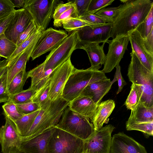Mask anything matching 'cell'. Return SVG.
Instances as JSON below:
<instances>
[{"label":"cell","mask_w":153,"mask_h":153,"mask_svg":"<svg viewBox=\"0 0 153 153\" xmlns=\"http://www.w3.org/2000/svg\"><path fill=\"white\" fill-rule=\"evenodd\" d=\"M59 1L55 0H27L25 9L31 16L37 28L46 30L53 17Z\"/></svg>","instance_id":"ba28073f"},{"label":"cell","mask_w":153,"mask_h":153,"mask_svg":"<svg viewBox=\"0 0 153 153\" xmlns=\"http://www.w3.org/2000/svg\"><path fill=\"white\" fill-rule=\"evenodd\" d=\"M141 96L139 88L132 83L131 90L124 103L128 109H134L139 102Z\"/></svg>","instance_id":"836d02e7"},{"label":"cell","mask_w":153,"mask_h":153,"mask_svg":"<svg viewBox=\"0 0 153 153\" xmlns=\"http://www.w3.org/2000/svg\"><path fill=\"white\" fill-rule=\"evenodd\" d=\"M91 0L73 1L78 18L87 12L88 7Z\"/></svg>","instance_id":"7bdbcfd3"},{"label":"cell","mask_w":153,"mask_h":153,"mask_svg":"<svg viewBox=\"0 0 153 153\" xmlns=\"http://www.w3.org/2000/svg\"><path fill=\"white\" fill-rule=\"evenodd\" d=\"M33 19L25 9L16 10L13 18L5 32V36L16 44L19 35L26 29Z\"/></svg>","instance_id":"9a60e30c"},{"label":"cell","mask_w":153,"mask_h":153,"mask_svg":"<svg viewBox=\"0 0 153 153\" xmlns=\"http://www.w3.org/2000/svg\"><path fill=\"white\" fill-rule=\"evenodd\" d=\"M36 90L29 88L19 93L9 95V99L16 104H25L32 102V98L36 93Z\"/></svg>","instance_id":"d6a6232c"},{"label":"cell","mask_w":153,"mask_h":153,"mask_svg":"<svg viewBox=\"0 0 153 153\" xmlns=\"http://www.w3.org/2000/svg\"><path fill=\"white\" fill-rule=\"evenodd\" d=\"M39 37L18 56L9 62L7 68L8 85L18 73L23 69H26V63L30 57Z\"/></svg>","instance_id":"44dd1931"},{"label":"cell","mask_w":153,"mask_h":153,"mask_svg":"<svg viewBox=\"0 0 153 153\" xmlns=\"http://www.w3.org/2000/svg\"><path fill=\"white\" fill-rule=\"evenodd\" d=\"M127 76L132 83L138 87L141 93L139 102L147 107L153 106V72L144 67L132 50Z\"/></svg>","instance_id":"7a4b0ae2"},{"label":"cell","mask_w":153,"mask_h":153,"mask_svg":"<svg viewBox=\"0 0 153 153\" xmlns=\"http://www.w3.org/2000/svg\"><path fill=\"white\" fill-rule=\"evenodd\" d=\"M113 84L108 78L95 82L86 87L80 95L90 97L97 105L110 90Z\"/></svg>","instance_id":"7402d4cb"},{"label":"cell","mask_w":153,"mask_h":153,"mask_svg":"<svg viewBox=\"0 0 153 153\" xmlns=\"http://www.w3.org/2000/svg\"><path fill=\"white\" fill-rule=\"evenodd\" d=\"M128 36L132 50L134 51L142 65L148 69L153 72V55L144 48L142 38L136 30L131 32Z\"/></svg>","instance_id":"d6986e66"},{"label":"cell","mask_w":153,"mask_h":153,"mask_svg":"<svg viewBox=\"0 0 153 153\" xmlns=\"http://www.w3.org/2000/svg\"><path fill=\"white\" fill-rule=\"evenodd\" d=\"M44 61L36 67L27 72L28 78H31L30 88L37 92L51 80L52 72L54 70H44Z\"/></svg>","instance_id":"603a6c76"},{"label":"cell","mask_w":153,"mask_h":153,"mask_svg":"<svg viewBox=\"0 0 153 153\" xmlns=\"http://www.w3.org/2000/svg\"><path fill=\"white\" fill-rule=\"evenodd\" d=\"M5 123L0 128V140L2 153H6L12 147L20 148L21 137L15 123L5 117Z\"/></svg>","instance_id":"2e32d148"},{"label":"cell","mask_w":153,"mask_h":153,"mask_svg":"<svg viewBox=\"0 0 153 153\" xmlns=\"http://www.w3.org/2000/svg\"><path fill=\"white\" fill-rule=\"evenodd\" d=\"M126 128L128 131H138L148 135L153 136V122L140 123H126Z\"/></svg>","instance_id":"e575fe53"},{"label":"cell","mask_w":153,"mask_h":153,"mask_svg":"<svg viewBox=\"0 0 153 153\" xmlns=\"http://www.w3.org/2000/svg\"><path fill=\"white\" fill-rule=\"evenodd\" d=\"M8 62L6 59L0 60V79L6 70Z\"/></svg>","instance_id":"f907efd6"},{"label":"cell","mask_w":153,"mask_h":153,"mask_svg":"<svg viewBox=\"0 0 153 153\" xmlns=\"http://www.w3.org/2000/svg\"><path fill=\"white\" fill-rule=\"evenodd\" d=\"M75 68L70 57L53 71L49 91V97L51 101L62 97L65 85Z\"/></svg>","instance_id":"8fae6325"},{"label":"cell","mask_w":153,"mask_h":153,"mask_svg":"<svg viewBox=\"0 0 153 153\" xmlns=\"http://www.w3.org/2000/svg\"><path fill=\"white\" fill-rule=\"evenodd\" d=\"M27 72L24 69L18 73L8 85L9 95L20 92L23 90L25 83L28 78Z\"/></svg>","instance_id":"4316f807"},{"label":"cell","mask_w":153,"mask_h":153,"mask_svg":"<svg viewBox=\"0 0 153 153\" xmlns=\"http://www.w3.org/2000/svg\"><path fill=\"white\" fill-rule=\"evenodd\" d=\"M142 42L146 50L153 55V29L145 39H142Z\"/></svg>","instance_id":"681fc988"},{"label":"cell","mask_w":153,"mask_h":153,"mask_svg":"<svg viewBox=\"0 0 153 153\" xmlns=\"http://www.w3.org/2000/svg\"><path fill=\"white\" fill-rule=\"evenodd\" d=\"M84 140L55 126L48 143L49 153H84Z\"/></svg>","instance_id":"8992f818"},{"label":"cell","mask_w":153,"mask_h":153,"mask_svg":"<svg viewBox=\"0 0 153 153\" xmlns=\"http://www.w3.org/2000/svg\"><path fill=\"white\" fill-rule=\"evenodd\" d=\"M114 0H91L87 12L94 14L101 9L110 5Z\"/></svg>","instance_id":"74e56055"},{"label":"cell","mask_w":153,"mask_h":153,"mask_svg":"<svg viewBox=\"0 0 153 153\" xmlns=\"http://www.w3.org/2000/svg\"><path fill=\"white\" fill-rule=\"evenodd\" d=\"M36 27V26L33 20L30 23L26 29L19 36L16 44L17 47L27 38Z\"/></svg>","instance_id":"ee69618b"},{"label":"cell","mask_w":153,"mask_h":153,"mask_svg":"<svg viewBox=\"0 0 153 153\" xmlns=\"http://www.w3.org/2000/svg\"><path fill=\"white\" fill-rule=\"evenodd\" d=\"M0 145H1V142H0Z\"/></svg>","instance_id":"db71d44e"},{"label":"cell","mask_w":153,"mask_h":153,"mask_svg":"<svg viewBox=\"0 0 153 153\" xmlns=\"http://www.w3.org/2000/svg\"><path fill=\"white\" fill-rule=\"evenodd\" d=\"M122 5L117 7H105L94 14L103 19L106 23H112Z\"/></svg>","instance_id":"d590c367"},{"label":"cell","mask_w":153,"mask_h":153,"mask_svg":"<svg viewBox=\"0 0 153 153\" xmlns=\"http://www.w3.org/2000/svg\"><path fill=\"white\" fill-rule=\"evenodd\" d=\"M73 1H69L65 3H60L55 8L53 17L54 20L57 19L63 13L69 9L74 4Z\"/></svg>","instance_id":"bcb514c9"},{"label":"cell","mask_w":153,"mask_h":153,"mask_svg":"<svg viewBox=\"0 0 153 153\" xmlns=\"http://www.w3.org/2000/svg\"><path fill=\"white\" fill-rule=\"evenodd\" d=\"M63 28L68 32L77 31L82 27L89 25L84 21L78 18L70 17L62 22Z\"/></svg>","instance_id":"8d00e7d4"},{"label":"cell","mask_w":153,"mask_h":153,"mask_svg":"<svg viewBox=\"0 0 153 153\" xmlns=\"http://www.w3.org/2000/svg\"><path fill=\"white\" fill-rule=\"evenodd\" d=\"M15 7L24 8L27 0H10Z\"/></svg>","instance_id":"816d5d0a"},{"label":"cell","mask_w":153,"mask_h":153,"mask_svg":"<svg viewBox=\"0 0 153 153\" xmlns=\"http://www.w3.org/2000/svg\"><path fill=\"white\" fill-rule=\"evenodd\" d=\"M97 105L90 97L80 95L70 102L68 106L72 111L87 117L92 122Z\"/></svg>","instance_id":"ffe728a7"},{"label":"cell","mask_w":153,"mask_h":153,"mask_svg":"<svg viewBox=\"0 0 153 153\" xmlns=\"http://www.w3.org/2000/svg\"><path fill=\"white\" fill-rule=\"evenodd\" d=\"M152 7L150 0H127L114 18L110 37L113 39L129 35L145 19Z\"/></svg>","instance_id":"6da1fadb"},{"label":"cell","mask_w":153,"mask_h":153,"mask_svg":"<svg viewBox=\"0 0 153 153\" xmlns=\"http://www.w3.org/2000/svg\"><path fill=\"white\" fill-rule=\"evenodd\" d=\"M40 111L24 115L20 119L14 122L21 137L24 136L29 131Z\"/></svg>","instance_id":"83f0119b"},{"label":"cell","mask_w":153,"mask_h":153,"mask_svg":"<svg viewBox=\"0 0 153 153\" xmlns=\"http://www.w3.org/2000/svg\"><path fill=\"white\" fill-rule=\"evenodd\" d=\"M115 105V102L112 100H108L97 104L96 115L92 122L96 131L103 127L104 123L112 112Z\"/></svg>","instance_id":"cb8c5ba5"},{"label":"cell","mask_w":153,"mask_h":153,"mask_svg":"<svg viewBox=\"0 0 153 153\" xmlns=\"http://www.w3.org/2000/svg\"><path fill=\"white\" fill-rule=\"evenodd\" d=\"M79 42L77 31L71 32L46 56L44 71L55 70L71 57Z\"/></svg>","instance_id":"52a82bcc"},{"label":"cell","mask_w":153,"mask_h":153,"mask_svg":"<svg viewBox=\"0 0 153 153\" xmlns=\"http://www.w3.org/2000/svg\"><path fill=\"white\" fill-rule=\"evenodd\" d=\"M14 42L5 36L4 34L0 36V56L7 59L9 58L16 49Z\"/></svg>","instance_id":"4dcf8cb0"},{"label":"cell","mask_w":153,"mask_h":153,"mask_svg":"<svg viewBox=\"0 0 153 153\" xmlns=\"http://www.w3.org/2000/svg\"><path fill=\"white\" fill-rule=\"evenodd\" d=\"M78 18L74 4L69 9L62 14L56 20H54L53 25L56 27L62 25V22L65 20L70 18Z\"/></svg>","instance_id":"ab89813d"},{"label":"cell","mask_w":153,"mask_h":153,"mask_svg":"<svg viewBox=\"0 0 153 153\" xmlns=\"http://www.w3.org/2000/svg\"><path fill=\"white\" fill-rule=\"evenodd\" d=\"M3 114L5 117H7L15 122L20 119L24 114L18 109L16 104L10 99L2 105Z\"/></svg>","instance_id":"f546056e"},{"label":"cell","mask_w":153,"mask_h":153,"mask_svg":"<svg viewBox=\"0 0 153 153\" xmlns=\"http://www.w3.org/2000/svg\"><path fill=\"white\" fill-rule=\"evenodd\" d=\"M6 153H26L20 149L16 147L11 148Z\"/></svg>","instance_id":"f5cc1de1"},{"label":"cell","mask_w":153,"mask_h":153,"mask_svg":"<svg viewBox=\"0 0 153 153\" xmlns=\"http://www.w3.org/2000/svg\"><path fill=\"white\" fill-rule=\"evenodd\" d=\"M68 36L64 30L52 27L43 31L38 38L31 55L32 60L52 51Z\"/></svg>","instance_id":"9c48e42d"},{"label":"cell","mask_w":153,"mask_h":153,"mask_svg":"<svg viewBox=\"0 0 153 153\" xmlns=\"http://www.w3.org/2000/svg\"><path fill=\"white\" fill-rule=\"evenodd\" d=\"M109 153H148L145 147L123 132L114 134Z\"/></svg>","instance_id":"5bb4252c"},{"label":"cell","mask_w":153,"mask_h":153,"mask_svg":"<svg viewBox=\"0 0 153 153\" xmlns=\"http://www.w3.org/2000/svg\"><path fill=\"white\" fill-rule=\"evenodd\" d=\"M70 102L62 97L52 101L48 109L41 110L28 132L21 140L30 139L56 126Z\"/></svg>","instance_id":"3957f363"},{"label":"cell","mask_w":153,"mask_h":153,"mask_svg":"<svg viewBox=\"0 0 153 153\" xmlns=\"http://www.w3.org/2000/svg\"><path fill=\"white\" fill-rule=\"evenodd\" d=\"M55 127L34 137L21 140L20 149L26 153H49L48 143Z\"/></svg>","instance_id":"e0dca14e"},{"label":"cell","mask_w":153,"mask_h":153,"mask_svg":"<svg viewBox=\"0 0 153 153\" xmlns=\"http://www.w3.org/2000/svg\"><path fill=\"white\" fill-rule=\"evenodd\" d=\"M114 128L109 124L96 131L85 140L84 153H109L111 135Z\"/></svg>","instance_id":"30bf717a"},{"label":"cell","mask_w":153,"mask_h":153,"mask_svg":"<svg viewBox=\"0 0 153 153\" xmlns=\"http://www.w3.org/2000/svg\"><path fill=\"white\" fill-rule=\"evenodd\" d=\"M107 79L102 70L94 69L91 67L85 70L75 68L65 85L62 97L70 102L79 96L89 84Z\"/></svg>","instance_id":"277c9868"},{"label":"cell","mask_w":153,"mask_h":153,"mask_svg":"<svg viewBox=\"0 0 153 153\" xmlns=\"http://www.w3.org/2000/svg\"><path fill=\"white\" fill-rule=\"evenodd\" d=\"M19 110L24 115L31 114L41 110L38 103L32 102L25 104H16Z\"/></svg>","instance_id":"b9f144b4"},{"label":"cell","mask_w":153,"mask_h":153,"mask_svg":"<svg viewBox=\"0 0 153 153\" xmlns=\"http://www.w3.org/2000/svg\"><path fill=\"white\" fill-rule=\"evenodd\" d=\"M129 42L128 35L107 41V43L109 44L108 51L102 70L105 73L111 72L119 64L127 49Z\"/></svg>","instance_id":"7c38bea8"},{"label":"cell","mask_w":153,"mask_h":153,"mask_svg":"<svg viewBox=\"0 0 153 153\" xmlns=\"http://www.w3.org/2000/svg\"><path fill=\"white\" fill-rule=\"evenodd\" d=\"M116 71L114 79L112 82L114 83L117 80L118 81V89L116 94L120 93L122 90L123 87L127 84V83L123 78L121 72V67L119 64L115 67Z\"/></svg>","instance_id":"7dc6e473"},{"label":"cell","mask_w":153,"mask_h":153,"mask_svg":"<svg viewBox=\"0 0 153 153\" xmlns=\"http://www.w3.org/2000/svg\"><path fill=\"white\" fill-rule=\"evenodd\" d=\"M8 91L7 69L0 79V103L5 102L9 99Z\"/></svg>","instance_id":"f35d334b"},{"label":"cell","mask_w":153,"mask_h":153,"mask_svg":"<svg viewBox=\"0 0 153 153\" xmlns=\"http://www.w3.org/2000/svg\"><path fill=\"white\" fill-rule=\"evenodd\" d=\"M50 80L37 91L32 98V102L38 103L41 110L48 109L52 102L49 97Z\"/></svg>","instance_id":"484cf974"},{"label":"cell","mask_w":153,"mask_h":153,"mask_svg":"<svg viewBox=\"0 0 153 153\" xmlns=\"http://www.w3.org/2000/svg\"><path fill=\"white\" fill-rule=\"evenodd\" d=\"M112 23L95 26L87 25L77 31L79 41L85 43H107L110 37Z\"/></svg>","instance_id":"4fadbf2b"},{"label":"cell","mask_w":153,"mask_h":153,"mask_svg":"<svg viewBox=\"0 0 153 153\" xmlns=\"http://www.w3.org/2000/svg\"><path fill=\"white\" fill-rule=\"evenodd\" d=\"M43 31L44 30L41 28L36 27L27 38L17 47L11 56L7 59V61L9 62L18 56L40 36Z\"/></svg>","instance_id":"f1b7e54d"},{"label":"cell","mask_w":153,"mask_h":153,"mask_svg":"<svg viewBox=\"0 0 153 153\" xmlns=\"http://www.w3.org/2000/svg\"><path fill=\"white\" fill-rule=\"evenodd\" d=\"M153 29V7L145 19L136 28V30L143 39H145Z\"/></svg>","instance_id":"1f68e13d"},{"label":"cell","mask_w":153,"mask_h":153,"mask_svg":"<svg viewBox=\"0 0 153 153\" xmlns=\"http://www.w3.org/2000/svg\"><path fill=\"white\" fill-rule=\"evenodd\" d=\"M14 12L7 14L0 17V36L4 34L6 28L13 17Z\"/></svg>","instance_id":"c3c4849f"},{"label":"cell","mask_w":153,"mask_h":153,"mask_svg":"<svg viewBox=\"0 0 153 153\" xmlns=\"http://www.w3.org/2000/svg\"><path fill=\"white\" fill-rule=\"evenodd\" d=\"M78 18L84 21L89 25H98L106 23L103 19L88 12Z\"/></svg>","instance_id":"60d3db41"},{"label":"cell","mask_w":153,"mask_h":153,"mask_svg":"<svg viewBox=\"0 0 153 153\" xmlns=\"http://www.w3.org/2000/svg\"><path fill=\"white\" fill-rule=\"evenodd\" d=\"M153 122V106L147 107L138 103L133 110L126 123H146Z\"/></svg>","instance_id":"d4e9b609"},{"label":"cell","mask_w":153,"mask_h":153,"mask_svg":"<svg viewBox=\"0 0 153 153\" xmlns=\"http://www.w3.org/2000/svg\"><path fill=\"white\" fill-rule=\"evenodd\" d=\"M56 126L84 140L96 131L88 118L72 111L68 106Z\"/></svg>","instance_id":"5b68a950"},{"label":"cell","mask_w":153,"mask_h":153,"mask_svg":"<svg viewBox=\"0 0 153 153\" xmlns=\"http://www.w3.org/2000/svg\"><path fill=\"white\" fill-rule=\"evenodd\" d=\"M105 43L101 45L97 43H85L79 42L76 49H82L87 53L91 64L92 68L99 70L106 60V56L104 51V47Z\"/></svg>","instance_id":"ac0fdd59"},{"label":"cell","mask_w":153,"mask_h":153,"mask_svg":"<svg viewBox=\"0 0 153 153\" xmlns=\"http://www.w3.org/2000/svg\"><path fill=\"white\" fill-rule=\"evenodd\" d=\"M10 0H0V17L16 9Z\"/></svg>","instance_id":"f6af8a7d"}]
</instances>
